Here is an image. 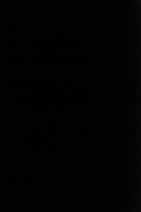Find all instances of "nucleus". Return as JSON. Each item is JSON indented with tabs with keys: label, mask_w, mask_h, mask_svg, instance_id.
<instances>
[]
</instances>
